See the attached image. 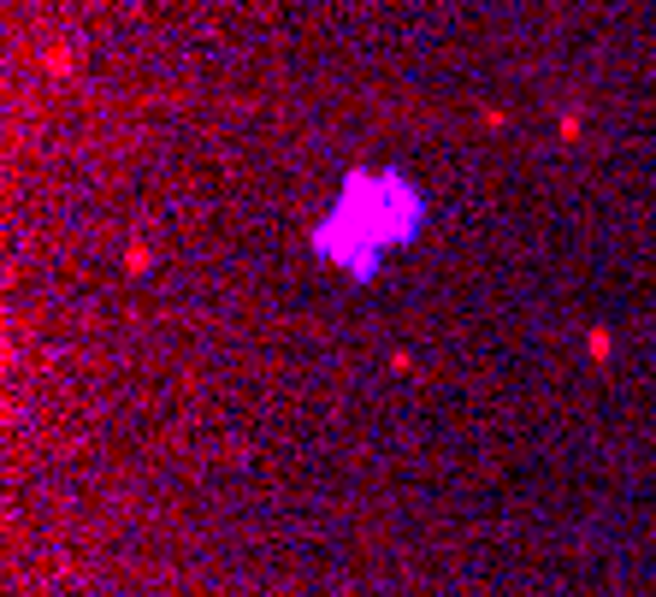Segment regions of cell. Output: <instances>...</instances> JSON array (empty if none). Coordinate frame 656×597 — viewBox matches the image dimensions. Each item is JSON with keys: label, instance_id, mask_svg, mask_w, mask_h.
Here are the masks:
<instances>
[]
</instances>
